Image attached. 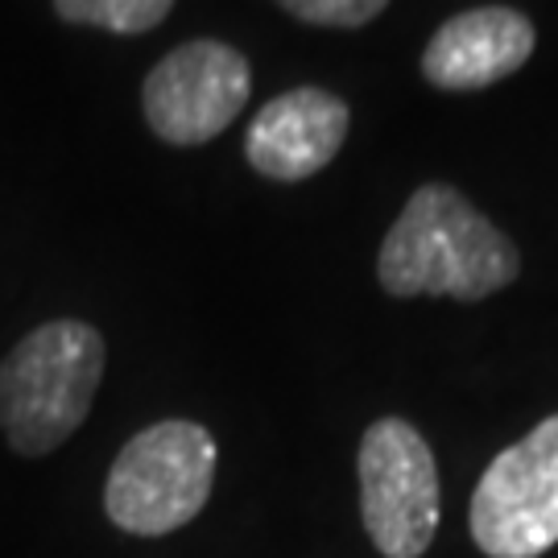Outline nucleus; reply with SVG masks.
<instances>
[{"mask_svg":"<svg viewBox=\"0 0 558 558\" xmlns=\"http://www.w3.org/2000/svg\"><path fill=\"white\" fill-rule=\"evenodd\" d=\"M518 274V244L447 182H426L405 199L377 253V281L393 299L484 302Z\"/></svg>","mask_w":558,"mask_h":558,"instance_id":"f257e3e1","label":"nucleus"},{"mask_svg":"<svg viewBox=\"0 0 558 558\" xmlns=\"http://www.w3.org/2000/svg\"><path fill=\"white\" fill-rule=\"evenodd\" d=\"M108 343L83 319L34 327L0 360V435L25 459L59 451L80 430L104 380Z\"/></svg>","mask_w":558,"mask_h":558,"instance_id":"f03ea898","label":"nucleus"},{"mask_svg":"<svg viewBox=\"0 0 558 558\" xmlns=\"http://www.w3.org/2000/svg\"><path fill=\"white\" fill-rule=\"evenodd\" d=\"M216 468L220 447L203 422H154L112 459L104 484V513L133 538H166L207 509Z\"/></svg>","mask_w":558,"mask_h":558,"instance_id":"7ed1b4c3","label":"nucleus"},{"mask_svg":"<svg viewBox=\"0 0 558 558\" xmlns=\"http://www.w3.org/2000/svg\"><path fill=\"white\" fill-rule=\"evenodd\" d=\"M360 521L380 558H422L439 534V463L405 418H377L356 451Z\"/></svg>","mask_w":558,"mask_h":558,"instance_id":"20e7f679","label":"nucleus"},{"mask_svg":"<svg viewBox=\"0 0 558 558\" xmlns=\"http://www.w3.org/2000/svg\"><path fill=\"white\" fill-rule=\"evenodd\" d=\"M468 534L488 558H538L558 546V414L505 447L472 488Z\"/></svg>","mask_w":558,"mask_h":558,"instance_id":"39448f33","label":"nucleus"},{"mask_svg":"<svg viewBox=\"0 0 558 558\" xmlns=\"http://www.w3.org/2000/svg\"><path fill=\"white\" fill-rule=\"evenodd\" d=\"M253 66L228 41H186L149 71L141 108L149 129L170 145H203L244 112Z\"/></svg>","mask_w":558,"mask_h":558,"instance_id":"423d86ee","label":"nucleus"},{"mask_svg":"<svg viewBox=\"0 0 558 558\" xmlns=\"http://www.w3.org/2000/svg\"><path fill=\"white\" fill-rule=\"evenodd\" d=\"M348 124H352V112L336 92L294 87L278 100H269L253 117L244 154L257 174L274 182L315 179L343 149Z\"/></svg>","mask_w":558,"mask_h":558,"instance_id":"0eeeda50","label":"nucleus"},{"mask_svg":"<svg viewBox=\"0 0 558 558\" xmlns=\"http://www.w3.org/2000/svg\"><path fill=\"white\" fill-rule=\"evenodd\" d=\"M534 21L518 9H468L442 21L426 41L422 75L442 92H480L521 71L534 54Z\"/></svg>","mask_w":558,"mask_h":558,"instance_id":"6e6552de","label":"nucleus"},{"mask_svg":"<svg viewBox=\"0 0 558 558\" xmlns=\"http://www.w3.org/2000/svg\"><path fill=\"white\" fill-rule=\"evenodd\" d=\"M62 21L71 25H96L112 34H145L166 21L174 0H54Z\"/></svg>","mask_w":558,"mask_h":558,"instance_id":"1a4fd4ad","label":"nucleus"},{"mask_svg":"<svg viewBox=\"0 0 558 558\" xmlns=\"http://www.w3.org/2000/svg\"><path fill=\"white\" fill-rule=\"evenodd\" d=\"M286 13H294L306 25H336V29H356L385 13L389 0H278Z\"/></svg>","mask_w":558,"mask_h":558,"instance_id":"9d476101","label":"nucleus"}]
</instances>
